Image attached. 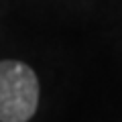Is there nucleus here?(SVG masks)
Returning a JSON list of instances; mask_svg holds the SVG:
<instances>
[{
  "mask_svg": "<svg viewBox=\"0 0 122 122\" xmlns=\"http://www.w3.org/2000/svg\"><path fill=\"white\" fill-rule=\"evenodd\" d=\"M39 106V79L29 65L0 61V122H29Z\"/></svg>",
  "mask_w": 122,
  "mask_h": 122,
  "instance_id": "f257e3e1",
  "label": "nucleus"
}]
</instances>
